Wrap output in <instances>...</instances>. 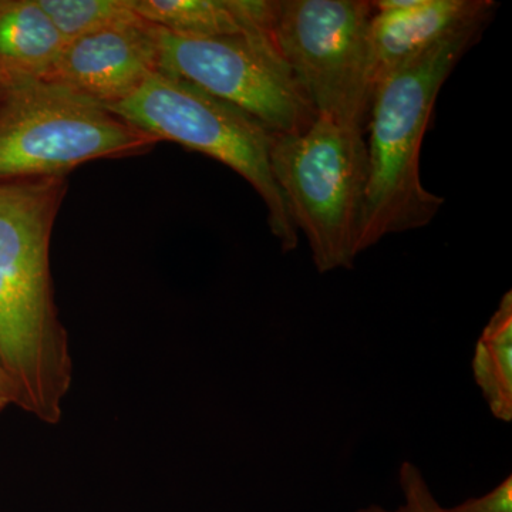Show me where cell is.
Listing matches in <instances>:
<instances>
[{
    "label": "cell",
    "instance_id": "3957f363",
    "mask_svg": "<svg viewBox=\"0 0 512 512\" xmlns=\"http://www.w3.org/2000/svg\"><path fill=\"white\" fill-rule=\"evenodd\" d=\"M363 136L326 116H316L303 133L274 134L272 173L320 274L350 269L359 256L367 181Z\"/></svg>",
    "mask_w": 512,
    "mask_h": 512
},
{
    "label": "cell",
    "instance_id": "5b68a950",
    "mask_svg": "<svg viewBox=\"0 0 512 512\" xmlns=\"http://www.w3.org/2000/svg\"><path fill=\"white\" fill-rule=\"evenodd\" d=\"M134 126L214 158L241 175L264 201L268 225L282 251L299 245L284 195L271 167L274 131L247 111L192 84L156 72L126 100L109 107Z\"/></svg>",
    "mask_w": 512,
    "mask_h": 512
},
{
    "label": "cell",
    "instance_id": "5bb4252c",
    "mask_svg": "<svg viewBox=\"0 0 512 512\" xmlns=\"http://www.w3.org/2000/svg\"><path fill=\"white\" fill-rule=\"evenodd\" d=\"M399 484L403 493V504L396 510H386L379 505H369L356 512H448L441 507L434 494L431 493L426 478L420 468L410 461H403L399 471Z\"/></svg>",
    "mask_w": 512,
    "mask_h": 512
},
{
    "label": "cell",
    "instance_id": "8992f818",
    "mask_svg": "<svg viewBox=\"0 0 512 512\" xmlns=\"http://www.w3.org/2000/svg\"><path fill=\"white\" fill-rule=\"evenodd\" d=\"M366 0H271L268 35L318 116L365 134L372 106Z\"/></svg>",
    "mask_w": 512,
    "mask_h": 512
},
{
    "label": "cell",
    "instance_id": "4fadbf2b",
    "mask_svg": "<svg viewBox=\"0 0 512 512\" xmlns=\"http://www.w3.org/2000/svg\"><path fill=\"white\" fill-rule=\"evenodd\" d=\"M64 40L94 35L141 19L136 0H39Z\"/></svg>",
    "mask_w": 512,
    "mask_h": 512
},
{
    "label": "cell",
    "instance_id": "6da1fadb",
    "mask_svg": "<svg viewBox=\"0 0 512 512\" xmlns=\"http://www.w3.org/2000/svg\"><path fill=\"white\" fill-rule=\"evenodd\" d=\"M67 177L0 180V356L18 407L56 426L73 383L69 333L55 301L50 241Z\"/></svg>",
    "mask_w": 512,
    "mask_h": 512
},
{
    "label": "cell",
    "instance_id": "7c38bea8",
    "mask_svg": "<svg viewBox=\"0 0 512 512\" xmlns=\"http://www.w3.org/2000/svg\"><path fill=\"white\" fill-rule=\"evenodd\" d=\"M473 375L495 419L512 420V293L501 299L478 339Z\"/></svg>",
    "mask_w": 512,
    "mask_h": 512
},
{
    "label": "cell",
    "instance_id": "7a4b0ae2",
    "mask_svg": "<svg viewBox=\"0 0 512 512\" xmlns=\"http://www.w3.org/2000/svg\"><path fill=\"white\" fill-rule=\"evenodd\" d=\"M488 22L457 30L377 84L367 121L370 140L359 254L387 235L426 227L443 207L444 198L421 183V144L441 87Z\"/></svg>",
    "mask_w": 512,
    "mask_h": 512
},
{
    "label": "cell",
    "instance_id": "277c9868",
    "mask_svg": "<svg viewBox=\"0 0 512 512\" xmlns=\"http://www.w3.org/2000/svg\"><path fill=\"white\" fill-rule=\"evenodd\" d=\"M160 141L109 107L46 80L0 94V180L67 177L101 158L141 156Z\"/></svg>",
    "mask_w": 512,
    "mask_h": 512
},
{
    "label": "cell",
    "instance_id": "2e32d148",
    "mask_svg": "<svg viewBox=\"0 0 512 512\" xmlns=\"http://www.w3.org/2000/svg\"><path fill=\"white\" fill-rule=\"evenodd\" d=\"M10 406H18V389L0 356V412Z\"/></svg>",
    "mask_w": 512,
    "mask_h": 512
},
{
    "label": "cell",
    "instance_id": "e0dca14e",
    "mask_svg": "<svg viewBox=\"0 0 512 512\" xmlns=\"http://www.w3.org/2000/svg\"><path fill=\"white\" fill-rule=\"evenodd\" d=\"M3 87H5V83H3L2 79H0V94H2Z\"/></svg>",
    "mask_w": 512,
    "mask_h": 512
},
{
    "label": "cell",
    "instance_id": "30bf717a",
    "mask_svg": "<svg viewBox=\"0 0 512 512\" xmlns=\"http://www.w3.org/2000/svg\"><path fill=\"white\" fill-rule=\"evenodd\" d=\"M136 13L174 35H268L271 0H136Z\"/></svg>",
    "mask_w": 512,
    "mask_h": 512
},
{
    "label": "cell",
    "instance_id": "8fae6325",
    "mask_svg": "<svg viewBox=\"0 0 512 512\" xmlns=\"http://www.w3.org/2000/svg\"><path fill=\"white\" fill-rule=\"evenodd\" d=\"M66 40L39 0H0V79H45Z\"/></svg>",
    "mask_w": 512,
    "mask_h": 512
},
{
    "label": "cell",
    "instance_id": "52a82bcc",
    "mask_svg": "<svg viewBox=\"0 0 512 512\" xmlns=\"http://www.w3.org/2000/svg\"><path fill=\"white\" fill-rule=\"evenodd\" d=\"M158 72L247 111L274 133H303L318 116L269 35L191 37L160 29Z\"/></svg>",
    "mask_w": 512,
    "mask_h": 512
},
{
    "label": "cell",
    "instance_id": "9c48e42d",
    "mask_svg": "<svg viewBox=\"0 0 512 512\" xmlns=\"http://www.w3.org/2000/svg\"><path fill=\"white\" fill-rule=\"evenodd\" d=\"M495 8L490 0H416L406 9L375 10L369 28L373 89L457 30L491 20Z\"/></svg>",
    "mask_w": 512,
    "mask_h": 512
},
{
    "label": "cell",
    "instance_id": "9a60e30c",
    "mask_svg": "<svg viewBox=\"0 0 512 512\" xmlns=\"http://www.w3.org/2000/svg\"><path fill=\"white\" fill-rule=\"evenodd\" d=\"M448 512H512V477L505 478L503 483L493 488L490 493L481 497L470 498Z\"/></svg>",
    "mask_w": 512,
    "mask_h": 512
},
{
    "label": "cell",
    "instance_id": "ba28073f",
    "mask_svg": "<svg viewBox=\"0 0 512 512\" xmlns=\"http://www.w3.org/2000/svg\"><path fill=\"white\" fill-rule=\"evenodd\" d=\"M160 64V29L146 20L70 40L46 82L111 107L143 86Z\"/></svg>",
    "mask_w": 512,
    "mask_h": 512
}]
</instances>
